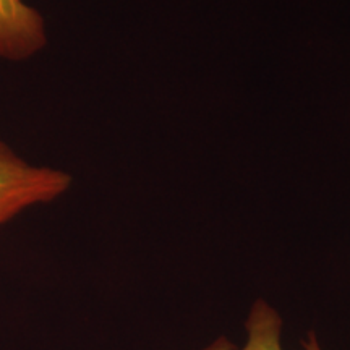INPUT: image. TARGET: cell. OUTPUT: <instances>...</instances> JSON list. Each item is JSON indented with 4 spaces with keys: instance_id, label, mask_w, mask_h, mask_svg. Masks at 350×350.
Segmentation results:
<instances>
[{
    "instance_id": "6da1fadb",
    "label": "cell",
    "mask_w": 350,
    "mask_h": 350,
    "mask_svg": "<svg viewBox=\"0 0 350 350\" xmlns=\"http://www.w3.org/2000/svg\"><path fill=\"white\" fill-rule=\"evenodd\" d=\"M70 182L68 174L29 164L0 142V227L26 209L59 198Z\"/></svg>"
},
{
    "instance_id": "7a4b0ae2",
    "label": "cell",
    "mask_w": 350,
    "mask_h": 350,
    "mask_svg": "<svg viewBox=\"0 0 350 350\" xmlns=\"http://www.w3.org/2000/svg\"><path fill=\"white\" fill-rule=\"evenodd\" d=\"M47 44L46 23L25 0H0V59L23 62Z\"/></svg>"
},
{
    "instance_id": "3957f363",
    "label": "cell",
    "mask_w": 350,
    "mask_h": 350,
    "mask_svg": "<svg viewBox=\"0 0 350 350\" xmlns=\"http://www.w3.org/2000/svg\"><path fill=\"white\" fill-rule=\"evenodd\" d=\"M282 321L279 313L266 301L258 300L252 306L247 321V342L235 349L229 340L221 338L206 350H282L281 345ZM306 350H321L314 334H310L304 342Z\"/></svg>"
}]
</instances>
